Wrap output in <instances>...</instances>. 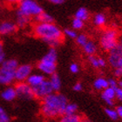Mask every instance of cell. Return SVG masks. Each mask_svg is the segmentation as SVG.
Returning a JSON list of instances; mask_svg holds the SVG:
<instances>
[{
    "mask_svg": "<svg viewBox=\"0 0 122 122\" xmlns=\"http://www.w3.org/2000/svg\"><path fill=\"white\" fill-rule=\"evenodd\" d=\"M68 103L67 98L64 94L55 92L41 99L40 112L46 119H57L65 113V108Z\"/></svg>",
    "mask_w": 122,
    "mask_h": 122,
    "instance_id": "cell-1",
    "label": "cell"
},
{
    "mask_svg": "<svg viewBox=\"0 0 122 122\" xmlns=\"http://www.w3.org/2000/svg\"><path fill=\"white\" fill-rule=\"evenodd\" d=\"M32 34L36 38L48 44L51 47L59 46L64 39L63 30L55 23H37L31 28Z\"/></svg>",
    "mask_w": 122,
    "mask_h": 122,
    "instance_id": "cell-2",
    "label": "cell"
},
{
    "mask_svg": "<svg viewBox=\"0 0 122 122\" xmlns=\"http://www.w3.org/2000/svg\"><path fill=\"white\" fill-rule=\"evenodd\" d=\"M57 59L58 52L55 47H51L37 65V68L40 73L44 75H49L56 72L57 69Z\"/></svg>",
    "mask_w": 122,
    "mask_h": 122,
    "instance_id": "cell-3",
    "label": "cell"
},
{
    "mask_svg": "<svg viewBox=\"0 0 122 122\" xmlns=\"http://www.w3.org/2000/svg\"><path fill=\"white\" fill-rule=\"evenodd\" d=\"M18 66L15 59H5L0 65V86H10L15 81V71Z\"/></svg>",
    "mask_w": 122,
    "mask_h": 122,
    "instance_id": "cell-4",
    "label": "cell"
},
{
    "mask_svg": "<svg viewBox=\"0 0 122 122\" xmlns=\"http://www.w3.org/2000/svg\"><path fill=\"white\" fill-rule=\"evenodd\" d=\"M17 6L18 9L16 13L25 16L30 19H34L44 11L42 6L36 0H21Z\"/></svg>",
    "mask_w": 122,
    "mask_h": 122,
    "instance_id": "cell-5",
    "label": "cell"
},
{
    "mask_svg": "<svg viewBox=\"0 0 122 122\" xmlns=\"http://www.w3.org/2000/svg\"><path fill=\"white\" fill-rule=\"evenodd\" d=\"M100 46L107 51H111L115 46H118V31L113 28H110L104 30L99 39Z\"/></svg>",
    "mask_w": 122,
    "mask_h": 122,
    "instance_id": "cell-6",
    "label": "cell"
},
{
    "mask_svg": "<svg viewBox=\"0 0 122 122\" xmlns=\"http://www.w3.org/2000/svg\"><path fill=\"white\" fill-rule=\"evenodd\" d=\"M14 87L17 92V98L18 99L23 100H31L35 98L32 87L30 86L26 82H17Z\"/></svg>",
    "mask_w": 122,
    "mask_h": 122,
    "instance_id": "cell-7",
    "label": "cell"
},
{
    "mask_svg": "<svg viewBox=\"0 0 122 122\" xmlns=\"http://www.w3.org/2000/svg\"><path fill=\"white\" fill-rule=\"evenodd\" d=\"M32 89H33V93H34V97L39 99H44L46 96H48L49 94L53 92V90H52V87H51V84H50L49 79H46L43 82H41L38 86L33 87Z\"/></svg>",
    "mask_w": 122,
    "mask_h": 122,
    "instance_id": "cell-8",
    "label": "cell"
},
{
    "mask_svg": "<svg viewBox=\"0 0 122 122\" xmlns=\"http://www.w3.org/2000/svg\"><path fill=\"white\" fill-rule=\"evenodd\" d=\"M33 68L30 64L18 65L15 71V81L16 82H25L28 77L32 73Z\"/></svg>",
    "mask_w": 122,
    "mask_h": 122,
    "instance_id": "cell-9",
    "label": "cell"
},
{
    "mask_svg": "<svg viewBox=\"0 0 122 122\" xmlns=\"http://www.w3.org/2000/svg\"><path fill=\"white\" fill-rule=\"evenodd\" d=\"M18 29L16 23L11 20H3L0 22V36L12 35Z\"/></svg>",
    "mask_w": 122,
    "mask_h": 122,
    "instance_id": "cell-10",
    "label": "cell"
},
{
    "mask_svg": "<svg viewBox=\"0 0 122 122\" xmlns=\"http://www.w3.org/2000/svg\"><path fill=\"white\" fill-rule=\"evenodd\" d=\"M122 57V48L118 44L117 46H115L114 48L109 51V55H108V59L107 61L112 68H116L118 66L119 61Z\"/></svg>",
    "mask_w": 122,
    "mask_h": 122,
    "instance_id": "cell-11",
    "label": "cell"
},
{
    "mask_svg": "<svg viewBox=\"0 0 122 122\" xmlns=\"http://www.w3.org/2000/svg\"><path fill=\"white\" fill-rule=\"evenodd\" d=\"M0 99L5 102H12L17 99V92H16L15 87L10 85L5 86L1 91H0Z\"/></svg>",
    "mask_w": 122,
    "mask_h": 122,
    "instance_id": "cell-12",
    "label": "cell"
},
{
    "mask_svg": "<svg viewBox=\"0 0 122 122\" xmlns=\"http://www.w3.org/2000/svg\"><path fill=\"white\" fill-rule=\"evenodd\" d=\"M101 98L110 107H112L114 105V99H115V89L112 87H107L106 89L103 90L101 93Z\"/></svg>",
    "mask_w": 122,
    "mask_h": 122,
    "instance_id": "cell-13",
    "label": "cell"
},
{
    "mask_svg": "<svg viewBox=\"0 0 122 122\" xmlns=\"http://www.w3.org/2000/svg\"><path fill=\"white\" fill-rule=\"evenodd\" d=\"M45 79H46V77H45L44 74L40 73V72H39V73L32 72V73L28 77V79H26L25 82L30 86H31L33 88V87L38 86V85L40 84L41 82H43Z\"/></svg>",
    "mask_w": 122,
    "mask_h": 122,
    "instance_id": "cell-14",
    "label": "cell"
},
{
    "mask_svg": "<svg viewBox=\"0 0 122 122\" xmlns=\"http://www.w3.org/2000/svg\"><path fill=\"white\" fill-rule=\"evenodd\" d=\"M49 81H50V84H51V87H52V90L55 92H58L59 90L61 89V86H62V82H61V79L58 73H53L50 76V79H49Z\"/></svg>",
    "mask_w": 122,
    "mask_h": 122,
    "instance_id": "cell-15",
    "label": "cell"
},
{
    "mask_svg": "<svg viewBox=\"0 0 122 122\" xmlns=\"http://www.w3.org/2000/svg\"><path fill=\"white\" fill-rule=\"evenodd\" d=\"M31 19L25 16L20 15V14H18L16 13V21L15 23L18 26V28H25L30 25Z\"/></svg>",
    "mask_w": 122,
    "mask_h": 122,
    "instance_id": "cell-16",
    "label": "cell"
},
{
    "mask_svg": "<svg viewBox=\"0 0 122 122\" xmlns=\"http://www.w3.org/2000/svg\"><path fill=\"white\" fill-rule=\"evenodd\" d=\"M33 20L37 23H54L53 17L49 13L43 11L38 16H37Z\"/></svg>",
    "mask_w": 122,
    "mask_h": 122,
    "instance_id": "cell-17",
    "label": "cell"
},
{
    "mask_svg": "<svg viewBox=\"0 0 122 122\" xmlns=\"http://www.w3.org/2000/svg\"><path fill=\"white\" fill-rule=\"evenodd\" d=\"M58 122H83V119L79 114H63L59 117V120Z\"/></svg>",
    "mask_w": 122,
    "mask_h": 122,
    "instance_id": "cell-18",
    "label": "cell"
},
{
    "mask_svg": "<svg viewBox=\"0 0 122 122\" xmlns=\"http://www.w3.org/2000/svg\"><path fill=\"white\" fill-rule=\"evenodd\" d=\"M82 48H83V51L86 54H87L88 56L90 55H94V54L96 53L97 51V46L95 45L93 41L92 40H88L86 43L85 44V46H82Z\"/></svg>",
    "mask_w": 122,
    "mask_h": 122,
    "instance_id": "cell-19",
    "label": "cell"
},
{
    "mask_svg": "<svg viewBox=\"0 0 122 122\" xmlns=\"http://www.w3.org/2000/svg\"><path fill=\"white\" fill-rule=\"evenodd\" d=\"M93 87L96 90H99V91L102 90L103 91L107 87H108V80L105 78H102V77L97 78L93 82Z\"/></svg>",
    "mask_w": 122,
    "mask_h": 122,
    "instance_id": "cell-20",
    "label": "cell"
},
{
    "mask_svg": "<svg viewBox=\"0 0 122 122\" xmlns=\"http://www.w3.org/2000/svg\"><path fill=\"white\" fill-rule=\"evenodd\" d=\"M90 17L89 11L86 7H80L76 10V12L74 14V18H77L79 19H81L85 22Z\"/></svg>",
    "mask_w": 122,
    "mask_h": 122,
    "instance_id": "cell-21",
    "label": "cell"
},
{
    "mask_svg": "<svg viewBox=\"0 0 122 122\" xmlns=\"http://www.w3.org/2000/svg\"><path fill=\"white\" fill-rule=\"evenodd\" d=\"M106 23H107V17L104 13L99 12L95 14L93 18V24L95 25L101 27V26H104Z\"/></svg>",
    "mask_w": 122,
    "mask_h": 122,
    "instance_id": "cell-22",
    "label": "cell"
},
{
    "mask_svg": "<svg viewBox=\"0 0 122 122\" xmlns=\"http://www.w3.org/2000/svg\"><path fill=\"white\" fill-rule=\"evenodd\" d=\"M78 112V106L74 103H67L65 108V113L64 114H75Z\"/></svg>",
    "mask_w": 122,
    "mask_h": 122,
    "instance_id": "cell-23",
    "label": "cell"
},
{
    "mask_svg": "<svg viewBox=\"0 0 122 122\" xmlns=\"http://www.w3.org/2000/svg\"><path fill=\"white\" fill-rule=\"evenodd\" d=\"M11 117L8 113V112L5 110V107L0 106V122H10Z\"/></svg>",
    "mask_w": 122,
    "mask_h": 122,
    "instance_id": "cell-24",
    "label": "cell"
},
{
    "mask_svg": "<svg viewBox=\"0 0 122 122\" xmlns=\"http://www.w3.org/2000/svg\"><path fill=\"white\" fill-rule=\"evenodd\" d=\"M85 22L81 19H79L77 18H74L71 21V27L75 30H79L84 28Z\"/></svg>",
    "mask_w": 122,
    "mask_h": 122,
    "instance_id": "cell-25",
    "label": "cell"
},
{
    "mask_svg": "<svg viewBox=\"0 0 122 122\" xmlns=\"http://www.w3.org/2000/svg\"><path fill=\"white\" fill-rule=\"evenodd\" d=\"M105 112H106V114L107 115V117H109L111 120H117L118 119H119V116H118L116 109H113L112 107H107V108L105 109Z\"/></svg>",
    "mask_w": 122,
    "mask_h": 122,
    "instance_id": "cell-26",
    "label": "cell"
},
{
    "mask_svg": "<svg viewBox=\"0 0 122 122\" xmlns=\"http://www.w3.org/2000/svg\"><path fill=\"white\" fill-rule=\"evenodd\" d=\"M75 40H76V43L78 44L79 46L82 47L83 46H85V44L86 43L89 39H88V37H87L86 34L81 33V34H78V35H77Z\"/></svg>",
    "mask_w": 122,
    "mask_h": 122,
    "instance_id": "cell-27",
    "label": "cell"
},
{
    "mask_svg": "<svg viewBox=\"0 0 122 122\" xmlns=\"http://www.w3.org/2000/svg\"><path fill=\"white\" fill-rule=\"evenodd\" d=\"M63 33H64V36H66L67 38H71V39H75L78 35V33L75 30L73 29H69V28H66L63 30Z\"/></svg>",
    "mask_w": 122,
    "mask_h": 122,
    "instance_id": "cell-28",
    "label": "cell"
},
{
    "mask_svg": "<svg viewBox=\"0 0 122 122\" xmlns=\"http://www.w3.org/2000/svg\"><path fill=\"white\" fill-rule=\"evenodd\" d=\"M5 59H6V53L5 51L4 44L2 43V41H0V65H2Z\"/></svg>",
    "mask_w": 122,
    "mask_h": 122,
    "instance_id": "cell-29",
    "label": "cell"
},
{
    "mask_svg": "<svg viewBox=\"0 0 122 122\" xmlns=\"http://www.w3.org/2000/svg\"><path fill=\"white\" fill-rule=\"evenodd\" d=\"M88 60H89L90 64L93 66L94 68H99V60H98V58L94 55H90L88 56Z\"/></svg>",
    "mask_w": 122,
    "mask_h": 122,
    "instance_id": "cell-30",
    "label": "cell"
},
{
    "mask_svg": "<svg viewBox=\"0 0 122 122\" xmlns=\"http://www.w3.org/2000/svg\"><path fill=\"white\" fill-rule=\"evenodd\" d=\"M69 68H70V71H71V73L76 74V73H78V72L79 71V66L77 63L71 64Z\"/></svg>",
    "mask_w": 122,
    "mask_h": 122,
    "instance_id": "cell-31",
    "label": "cell"
},
{
    "mask_svg": "<svg viewBox=\"0 0 122 122\" xmlns=\"http://www.w3.org/2000/svg\"><path fill=\"white\" fill-rule=\"evenodd\" d=\"M107 80H108V86L109 87H112L113 89H116L118 87V81L115 79L112 78V79H109Z\"/></svg>",
    "mask_w": 122,
    "mask_h": 122,
    "instance_id": "cell-32",
    "label": "cell"
},
{
    "mask_svg": "<svg viewBox=\"0 0 122 122\" xmlns=\"http://www.w3.org/2000/svg\"><path fill=\"white\" fill-rule=\"evenodd\" d=\"M115 98H117L118 100L122 101V89L119 86L115 89Z\"/></svg>",
    "mask_w": 122,
    "mask_h": 122,
    "instance_id": "cell-33",
    "label": "cell"
},
{
    "mask_svg": "<svg viewBox=\"0 0 122 122\" xmlns=\"http://www.w3.org/2000/svg\"><path fill=\"white\" fill-rule=\"evenodd\" d=\"M3 1L10 6H16L18 5V3L20 2L21 0H3Z\"/></svg>",
    "mask_w": 122,
    "mask_h": 122,
    "instance_id": "cell-34",
    "label": "cell"
},
{
    "mask_svg": "<svg viewBox=\"0 0 122 122\" xmlns=\"http://www.w3.org/2000/svg\"><path fill=\"white\" fill-rule=\"evenodd\" d=\"M114 76L117 77V78H121L122 77V67L114 68Z\"/></svg>",
    "mask_w": 122,
    "mask_h": 122,
    "instance_id": "cell-35",
    "label": "cell"
},
{
    "mask_svg": "<svg viewBox=\"0 0 122 122\" xmlns=\"http://www.w3.org/2000/svg\"><path fill=\"white\" fill-rule=\"evenodd\" d=\"M72 89L75 92H81L82 90H83V86H82L81 83H76V84L73 86Z\"/></svg>",
    "mask_w": 122,
    "mask_h": 122,
    "instance_id": "cell-36",
    "label": "cell"
},
{
    "mask_svg": "<svg viewBox=\"0 0 122 122\" xmlns=\"http://www.w3.org/2000/svg\"><path fill=\"white\" fill-rule=\"evenodd\" d=\"M98 60H99V68L100 67H106L107 66V60L103 58H98Z\"/></svg>",
    "mask_w": 122,
    "mask_h": 122,
    "instance_id": "cell-37",
    "label": "cell"
},
{
    "mask_svg": "<svg viewBox=\"0 0 122 122\" xmlns=\"http://www.w3.org/2000/svg\"><path fill=\"white\" fill-rule=\"evenodd\" d=\"M53 5H62L66 2V0H49Z\"/></svg>",
    "mask_w": 122,
    "mask_h": 122,
    "instance_id": "cell-38",
    "label": "cell"
},
{
    "mask_svg": "<svg viewBox=\"0 0 122 122\" xmlns=\"http://www.w3.org/2000/svg\"><path fill=\"white\" fill-rule=\"evenodd\" d=\"M116 111H117V113H118L119 118H121L122 119V106H119V107H117Z\"/></svg>",
    "mask_w": 122,
    "mask_h": 122,
    "instance_id": "cell-39",
    "label": "cell"
},
{
    "mask_svg": "<svg viewBox=\"0 0 122 122\" xmlns=\"http://www.w3.org/2000/svg\"><path fill=\"white\" fill-rule=\"evenodd\" d=\"M45 122H58L55 119H46Z\"/></svg>",
    "mask_w": 122,
    "mask_h": 122,
    "instance_id": "cell-40",
    "label": "cell"
},
{
    "mask_svg": "<svg viewBox=\"0 0 122 122\" xmlns=\"http://www.w3.org/2000/svg\"><path fill=\"white\" fill-rule=\"evenodd\" d=\"M118 86L122 89V79H120V80L118 81Z\"/></svg>",
    "mask_w": 122,
    "mask_h": 122,
    "instance_id": "cell-41",
    "label": "cell"
},
{
    "mask_svg": "<svg viewBox=\"0 0 122 122\" xmlns=\"http://www.w3.org/2000/svg\"><path fill=\"white\" fill-rule=\"evenodd\" d=\"M117 67H122V57H121V59H120V61H119V64H118ZM117 67H116V68H117Z\"/></svg>",
    "mask_w": 122,
    "mask_h": 122,
    "instance_id": "cell-42",
    "label": "cell"
},
{
    "mask_svg": "<svg viewBox=\"0 0 122 122\" xmlns=\"http://www.w3.org/2000/svg\"><path fill=\"white\" fill-rule=\"evenodd\" d=\"M119 45L120 46V47L122 48V38H121V39H120V41L119 42Z\"/></svg>",
    "mask_w": 122,
    "mask_h": 122,
    "instance_id": "cell-43",
    "label": "cell"
},
{
    "mask_svg": "<svg viewBox=\"0 0 122 122\" xmlns=\"http://www.w3.org/2000/svg\"><path fill=\"white\" fill-rule=\"evenodd\" d=\"M84 122H91V121H88V120H84Z\"/></svg>",
    "mask_w": 122,
    "mask_h": 122,
    "instance_id": "cell-44",
    "label": "cell"
},
{
    "mask_svg": "<svg viewBox=\"0 0 122 122\" xmlns=\"http://www.w3.org/2000/svg\"><path fill=\"white\" fill-rule=\"evenodd\" d=\"M0 1H2V0H0Z\"/></svg>",
    "mask_w": 122,
    "mask_h": 122,
    "instance_id": "cell-45",
    "label": "cell"
},
{
    "mask_svg": "<svg viewBox=\"0 0 122 122\" xmlns=\"http://www.w3.org/2000/svg\"><path fill=\"white\" fill-rule=\"evenodd\" d=\"M83 122H84V120H83Z\"/></svg>",
    "mask_w": 122,
    "mask_h": 122,
    "instance_id": "cell-46",
    "label": "cell"
}]
</instances>
